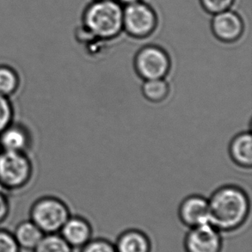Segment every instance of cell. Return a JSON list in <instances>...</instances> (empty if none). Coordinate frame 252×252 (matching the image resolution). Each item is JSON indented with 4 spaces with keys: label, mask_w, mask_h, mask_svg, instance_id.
<instances>
[{
    "label": "cell",
    "mask_w": 252,
    "mask_h": 252,
    "mask_svg": "<svg viewBox=\"0 0 252 252\" xmlns=\"http://www.w3.org/2000/svg\"><path fill=\"white\" fill-rule=\"evenodd\" d=\"M209 223L221 232H234L248 219L251 202L242 189L226 185L214 192L208 200Z\"/></svg>",
    "instance_id": "6da1fadb"
},
{
    "label": "cell",
    "mask_w": 252,
    "mask_h": 252,
    "mask_svg": "<svg viewBox=\"0 0 252 252\" xmlns=\"http://www.w3.org/2000/svg\"><path fill=\"white\" fill-rule=\"evenodd\" d=\"M84 23L92 36L112 39L123 29V9L113 0H97L85 10Z\"/></svg>",
    "instance_id": "7a4b0ae2"
},
{
    "label": "cell",
    "mask_w": 252,
    "mask_h": 252,
    "mask_svg": "<svg viewBox=\"0 0 252 252\" xmlns=\"http://www.w3.org/2000/svg\"><path fill=\"white\" fill-rule=\"evenodd\" d=\"M34 174V163L29 154L0 152V187L8 193L27 188Z\"/></svg>",
    "instance_id": "3957f363"
},
{
    "label": "cell",
    "mask_w": 252,
    "mask_h": 252,
    "mask_svg": "<svg viewBox=\"0 0 252 252\" xmlns=\"http://www.w3.org/2000/svg\"><path fill=\"white\" fill-rule=\"evenodd\" d=\"M29 216L41 232L49 234L60 232L71 213L62 199L54 195H43L32 203Z\"/></svg>",
    "instance_id": "277c9868"
},
{
    "label": "cell",
    "mask_w": 252,
    "mask_h": 252,
    "mask_svg": "<svg viewBox=\"0 0 252 252\" xmlns=\"http://www.w3.org/2000/svg\"><path fill=\"white\" fill-rule=\"evenodd\" d=\"M134 67L144 80L164 79L170 72V60L162 48L147 46L137 54Z\"/></svg>",
    "instance_id": "5b68a950"
},
{
    "label": "cell",
    "mask_w": 252,
    "mask_h": 252,
    "mask_svg": "<svg viewBox=\"0 0 252 252\" xmlns=\"http://www.w3.org/2000/svg\"><path fill=\"white\" fill-rule=\"evenodd\" d=\"M154 10L141 1L126 5L123 10V28L133 37H147L156 27Z\"/></svg>",
    "instance_id": "8992f818"
},
{
    "label": "cell",
    "mask_w": 252,
    "mask_h": 252,
    "mask_svg": "<svg viewBox=\"0 0 252 252\" xmlns=\"http://www.w3.org/2000/svg\"><path fill=\"white\" fill-rule=\"evenodd\" d=\"M185 252H221V232L210 224L189 228L184 239Z\"/></svg>",
    "instance_id": "52a82bcc"
},
{
    "label": "cell",
    "mask_w": 252,
    "mask_h": 252,
    "mask_svg": "<svg viewBox=\"0 0 252 252\" xmlns=\"http://www.w3.org/2000/svg\"><path fill=\"white\" fill-rule=\"evenodd\" d=\"M33 141L31 129L24 123L13 122L0 133L1 151L29 154Z\"/></svg>",
    "instance_id": "ba28073f"
},
{
    "label": "cell",
    "mask_w": 252,
    "mask_h": 252,
    "mask_svg": "<svg viewBox=\"0 0 252 252\" xmlns=\"http://www.w3.org/2000/svg\"><path fill=\"white\" fill-rule=\"evenodd\" d=\"M178 216L189 228L209 223L208 199L201 195H190L184 199L178 209Z\"/></svg>",
    "instance_id": "9c48e42d"
},
{
    "label": "cell",
    "mask_w": 252,
    "mask_h": 252,
    "mask_svg": "<svg viewBox=\"0 0 252 252\" xmlns=\"http://www.w3.org/2000/svg\"><path fill=\"white\" fill-rule=\"evenodd\" d=\"M212 30L219 40L232 42L241 36L244 24L238 14L226 10L215 14L212 21Z\"/></svg>",
    "instance_id": "30bf717a"
},
{
    "label": "cell",
    "mask_w": 252,
    "mask_h": 252,
    "mask_svg": "<svg viewBox=\"0 0 252 252\" xmlns=\"http://www.w3.org/2000/svg\"><path fill=\"white\" fill-rule=\"evenodd\" d=\"M73 249H80L92 239L90 222L81 216H70L59 232Z\"/></svg>",
    "instance_id": "8fae6325"
},
{
    "label": "cell",
    "mask_w": 252,
    "mask_h": 252,
    "mask_svg": "<svg viewBox=\"0 0 252 252\" xmlns=\"http://www.w3.org/2000/svg\"><path fill=\"white\" fill-rule=\"evenodd\" d=\"M114 245L116 252H152L150 238L138 229H128L122 232Z\"/></svg>",
    "instance_id": "7c38bea8"
},
{
    "label": "cell",
    "mask_w": 252,
    "mask_h": 252,
    "mask_svg": "<svg viewBox=\"0 0 252 252\" xmlns=\"http://www.w3.org/2000/svg\"><path fill=\"white\" fill-rule=\"evenodd\" d=\"M12 234L21 251L33 252L44 233L31 220L19 222L14 229Z\"/></svg>",
    "instance_id": "4fadbf2b"
},
{
    "label": "cell",
    "mask_w": 252,
    "mask_h": 252,
    "mask_svg": "<svg viewBox=\"0 0 252 252\" xmlns=\"http://www.w3.org/2000/svg\"><path fill=\"white\" fill-rule=\"evenodd\" d=\"M229 154L232 161L243 168L252 165V137L250 132L236 135L229 146Z\"/></svg>",
    "instance_id": "5bb4252c"
},
{
    "label": "cell",
    "mask_w": 252,
    "mask_h": 252,
    "mask_svg": "<svg viewBox=\"0 0 252 252\" xmlns=\"http://www.w3.org/2000/svg\"><path fill=\"white\" fill-rule=\"evenodd\" d=\"M22 84L17 69L7 64H0V95L11 98L17 95Z\"/></svg>",
    "instance_id": "9a60e30c"
},
{
    "label": "cell",
    "mask_w": 252,
    "mask_h": 252,
    "mask_svg": "<svg viewBox=\"0 0 252 252\" xmlns=\"http://www.w3.org/2000/svg\"><path fill=\"white\" fill-rule=\"evenodd\" d=\"M145 98L152 102H160L167 97L170 87L164 79L145 80L141 87Z\"/></svg>",
    "instance_id": "2e32d148"
},
{
    "label": "cell",
    "mask_w": 252,
    "mask_h": 252,
    "mask_svg": "<svg viewBox=\"0 0 252 252\" xmlns=\"http://www.w3.org/2000/svg\"><path fill=\"white\" fill-rule=\"evenodd\" d=\"M74 249L60 233L44 234L32 252H73Z\"/></svg>",
    "instance_id": "e0dca14e"
},
{
    "label": "cell",
    "mask_w": 252,
    "mask_h": 252,
    "mask_svg": "<svg viewBox=\"0 0 252 252\" xmlns=\"http://www.w3.org/2000/svg\"><path fill=\"white\" fill-rule=\"evenodd\" d=\"M15 122V108L11 98L0 95V133Z\"/></svg>",
    "instance_id": "ac0fdd59"
},
{
    "label": "cell",
    "mask_w": 252,
    "mask_h": 252,
    "mask_svg": "<svg viewBox=\"0 0 252 252\" xmlns=\"http://www.w3.org/2000/svg\"><path fill=\"white\" fill-rule=\"evenodd\" d=\"M79 250V252H116L114 243L101 238L91 239Z\"/></svg>",
    "instance_id": "d6986e66"
},
{
    "label": "cell",
    "mask_w": 252,
    "mask_h": 252,
    "mask_svg": "<svg viewBox=\"0 0 252 252\" xmlns=\"http://www.w3.org/2000/svg\"><path fill=\"white\" fill-rule=\"evenodd\" d=\"M0 252H21L12 232L0 227Z\"/></svg>",
    "instance_id": "ffe728a7"
},
{
    "label": "cell",
    "mask_w": 252,
    "mask_h": 252,
    "mask_svg": "<svg viewBox=\"0 0 252 252\" xmlns=\"http://www.w3.org/2000/svg\"><path fill=\"white\" fill-rule=\"evenodd\" d=\"M202 5L206 10L213 14H217L228 10L233 0H201Z\"/></svg>",
    "instance_id": "44dd1931"
},
{
    "label": "cell",
    "mask_w": 252,
    "mask_h": 252,
    "mask_svg": "<svg viewBox=\"0 0 252 252\" xmlns=\"http://www.w3.org/2000/svg\"><path fill=\"white\" fill-rule=\"evenodd\" d=\"M6 190L0 187V225L5 222L10 214V196Z\"/></svg>",
    "instance_id": "7402d4cb"
},
{
    "label": "cell",
    "mask_w": 252,
    "mask_h": 252,
    "mask_svg": "<svg viewBox=\"0 0 252 252\" xmlns=\"http://www.w3.org/2000/svg\"><path fill=\"white\" fill-rule=\"evenodd\" d=\"M121 3H124L126 5H129L132 3H137V2H140V0H120Z\"/></svg>",
    "instance_id": "603a6c76"
},
{
    "label": "cell",
    "mask_w": 252,
    "mask_h": 252,
    "mask_svg": "<svg viewBox=\"0 0 252 252\" xmlns=\"http://www.w3.org/2000/svg\"><path fill=\"white\" fill-rule=\"evenodd\" d=\"M0 152H1V147H0Z\"/></svg>",
    "instance_id": "cb8c5ba5"
}]
</instances>
